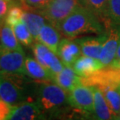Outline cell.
<instances>
[{"instance_id":"12","label":"cell","mask_w":120,"mask_h":120,"mask_svg":"<svg viewBox=\"0 0 120 120\" xmlns=\"http://www.w3.org/2000/svg\"><path fill=\"white\" fill-rule=\"evenodd\" d=\"M81 55V50L77 41L72 38H64L60 41L57 56L64 66H72Z\"/></svg>"},{"instance_id":"9","label":"cell","mask_w":120,"mask_h":120,"mask_svg":"<svg viewBox=\"0 0 120 120\" xmlns=\"http://www.w3.org/2000/svg\"><path fill=\"white\" fill-rule=\"evenodd\" d=\"M33 52L35 59L46 68L53 77L63 68L64 65L59 56L42 43L39 41L34 43L33 45Z\"/></svg>"},{"instance_id":"27","label":"cell","mask_w":120,"mask_h":120,"mask_svg":"<svg viewBox=\"0 0 120 120\" xmlns=\"http://www.w3.org/2000/svg\"><path fill=\"white\" fill-rule=\"evenodd\" d=\"M12 4H13V0L12 1L0 0V20H5L7 12H8L9 7L11 6Z\"/></svg>"},{"instance_id":"5","label":"cell","mask_w":120,"mask_h":120,"mask_svg":"<svg viewBox=\"0 0 120 120\" xmlns=\"http://www.w3.org/2000/svg\"><path fill=\"white\" fill-rule=\"evenodd\" d=\"M23 50H8L0 46V73L10 75H26Z\"/></svg>"},{"instance_id":"18","label":"cell","mask_w":120,"mask_h":120,"mask_svg":"<svg viewBox=\"0 0 120 120\" xmlns=\"http://www.w3.org/2000/svg\"><path fill=\"white\" fill-rule=\"evenodd\" d=\"M23 20L29 29L34 39L37 40L41 29L45 24V18L37 10L24 9Z\"/></svg>"},{"instance_id":"28","label":"cell","mask_w":120,"mask_h":120,"mask_svg":"<svg viewBox=\"0 0 120 120\" xmlns=\"http://www.w3.org/2000/svg\"><path fill=\"white\" fill-rule=\"evenodd\" d=\"M110 65L112 66H114V67L120 68V59H115Z\"/></svg>"},{"instance_id":"29","label":"cell","mask_w":120,"mask_h":120,"mask_svg":"<svg viewBox=\"0 0 120 120\" xmlns=\"http://www.w3.org/2000/svg\"><path fill=\"white\" fill-rule=\"evenodd\" d=\"M120 59V45L118 48V50H117V52H116V59Z\"/></svg>"},{"instance_id":"15","label":"cell","mask_w":120,"mask_h":120,"mask_svg":"<svg viewBox=\"0 0 120 120\" xmlns=\"http://www.w3.org/2000/svg\"><path fill=\"white\" fill-rule=\"evenodd\" d=\"M59 31L52 23H45L41 29L36 41L42 43L57 55L60 42V34Z\"/></svg>"},{"instance_id":"2","label":"cell","mask_w":120,"mask_h":120,"mask_svg":"<svg viewBox=\"0 0 120 120\" xmlns=\"http://www.w3.org/2000/svg\"><path fill=\"white\" fill-rule=\"evenodd\" d=\"M83 5L81 0H51L46 6L37 11L57 28L62 21Z\"/></svg>"},{"instance_id":"13","label":"cell","mask_w":120,"mask_h":120,"mask_svg":"<svg viewBox=\"0 0 120 120\" xmlns=\"http://www.w3.org/2000/svg\"><path fill=\"white\" fill-rule=\"evenodd\" d=\"M94 93V116L96 119H116V116L106 101L101 90L92 87Z\"/></svg>"},{"instance_id":"26","label":"cell","mask_w":120,"mask_h":120,"mask_svg":"<svg viewBox=\"0 0 120 120\" xmlns=\"http://www.w3.org/2000/svg\"><path fill=\"white\" fill-rule=\"evenodd\" d=\"M13 105H10L2 100H0V120L6 119L10 113Z\"/></svg>"},{"instance_id":"17","label":"cell","mask_w":120,"mask_h":120,"mask_svg":"<svg viewBox=\"0 0 120 120\" xmlns=\"http://www.w3.org/2000/svg\"><path fill=\"white\" fill-rule=\"evenodd\" d=\"M25 69L26 75L29 76L34 80L41 81V82H46V81L49 82L51 80L53 81L54 77L52 73L34 59L30 57L26 58Z\"/></svg>"},{"instance_id":"23","label":"cell","mask_w":120,"mask_h":120,"mask_svg":"<svg viewBox=\"0 0 120 120\" xmlns=\"http://www.w3.org/2000/svg\"><path fill=\"white\" fill-rule=\"evenodd\" d=\"M23 10H24V9L22 6V5L16 4L13 2V4L11 5L8 12H7L4 22L9 24L10 27H13L19 21L23 20Z\"/></svg>"},{"instance_id":"25","label":"cell","mask_w":120,"mask_h":120,"mask_svg":"<svg viewBox=\"0 0 120 120\" xmlns=\"http://www.w3.org/2000/svg\"><path fill=\"white\" fill-rule=\"evenodd\" d=\"M51 0H20L23 9L31 10H40L48 5Z\"/></svg>"},{"instance_id":"31","label":"cell","mask_w":120,"mask_h":120,"mask_svg":"<svg viewBox=\"0 0 120 120\" xmlns=\"http://www.w3.org/2000/svg\"><path fill=\"white\" fill-rule=\"evenodd\" d=\"M2 24H3V20H0V28H1V27L2 26Z\"/></svg>"},{"instance_id":"32","label":"cell","mask_w":120,"mask_h":120,"mask_svg":"<svg viewBox=\"0 0 120 120\" xmlns=\"http://www.w3.org/2000/svg\"><path fill=\"white\" fill-rule=\"evenodd\" d=\"M119 87V89L120 90V86H119V87Z\"/></svg>"},{"instance_id":"14","label":"cell","mask_w":120,"mask_h":120,"mask_svg":"<svg viewBox=\"0 0 120 120\" xmlns=\"http://www.w3.org/2000/svg\"><path fill=\"white\" fill-rule=\"evenodd\" d=\"M53 81L67 92H69L77 85L82 84L80 76L75 73L73 67L67 66H64L62 70L54 76Z\"/></svg>"},{"instance_id":"1","label":"cell","mask_w":120,"mask_h":120,"mask_svg":"<svg viewBox=\"0 0 120 120\" xmlns=\"http://www.w3.org/2000/svg\"><path fill=\"white\" fill-rule=\"evenodd\" d=\"M57 29L69 38H75L86 34H100L106 32V27L104 23H101V20L84 5L62 21Z\"/></svg>"},{"instance_id":"4","label":"cell","mask_w":120,"mask_h":120,"mask_svg":"<svg viewBox=\"0 0 120 120\" xmlns=\"http://www.w3.org/2000/svg\"><path fill=\"white\" fill-rule=\"evenodd\" d=\"M19 76L0 73V100L10 105H17L26 99L24 90L17 80Z\"/></svg>"},{"instance_id":"8","label":"cell","mask_w":120,"mask_h":120,"mask_svg":"<svg viewBox=\"0 0 120 120\" xmlns=\"http://www.w3.org/2000/svg\"><path fill=\"white\" fill-rule=\"evenodd\" d=\"M68 93V104L71 107L82 112H93L94 93L92 87L80 84Z\"/></svg>"},{"instance_id":"22","label":"cell","mask_w":120,"mask_h":120,"mask_svg":"<svg viewBox=\"0 0 120 120\" xmlns=\"http://www.w3.org/2000/svg\"><path fill=\"white\" fill-rule=\"evenodd\" d=\"M81 2L97 14L104 24L107 22L106 12L109 0H81Z\"/></svg>"},{"instance_id":"19","label":"cell","mask_w":120,"mask_h":120,"mask_svg":"<svg viewBox=\"0 0 120 120\" xmlns=\"http://www.w3.org/2000/svg\"><path fill=\"white\" fill-rule=\"evenodd\" d=\"M0 46L8 50H23L13 28L5 22L0 28Z\"/></svg>"},{"instance_id":"10","label":"cell","mask_w":120,"mask_h":120,"mask_svg":"<svg viewBox=\"0 0 120 120\" xmlns=\"http://www.w3.org/2000/svg\"><path fill=\"white\" fill-rule=\"evenodd\" d=\"M43 119L42 109L38 102H22L13 105L6 119L32 120Z\"/></svg>"},{"instance_id":"6","label":"cell","mask_w":120,"mask_h":120,"mask_svg":"<svg viewBox=\"0 0 120 120\" xmlns=\"http://www.w3.org/2000/svg\"><path fill=\"white\" fill-rule=\"evenodd\" d=\"M81 83L90 87H103L120 86V68L109 66H104L99 70L87 76H80Z\"/></svg>"},{"instance_id":"24","label":"cell","mask_w":120,"mask_h":120,"mask_svg":"<svg viewBox=\"0 0 120 120\" xmlns=\"http://www.w3.org/2000/svg\"><path fill=\"white\" fill-rule=\"evenodd\" d=\"M106 17L107 22L112 21L117 24H120V0H109Z\"/></svg>"},{"instance_id":"11","label":"cell","mask_w":120,"mask_h":120,"mask_svg":"<svg viewBox=\"0 0 120 120\" xmlns=\"http://www.w3.org/2000/svg\"><path fill=\"white\" fill-rule=\"evenodd\" d=\"M107 38V33L98 34V36H85L76 38L83 56L99 59L102 47Z\"/></svg>"},{"instance_id":"33","label":"cell","mask_w":120,"mask_h":120,"mask_svg":"<svg viewBox=\"0 0 120 120\" xmlns=\"http://www.w3.org/2000/svg\"><path fill=\"white\" fill-rule=\"evenodd\" d=\"M7 1H12V0H7Z\"/></svg>"},{"instance_id":"3","label":"cell","mask_w":120,"mask_h":120,"mask_svg":"<svg viewBox=\"0 0 120 120\" xmlns=\"http://www.w3.org/2000/svg\"><path fill=\"white\" fill-rule=\"evenodd\" d=\"M68 92L56 83L43 82L38 89V103L45 111L54 109L68 103Z\"/></svg>"},{"instance_id":"7","label":"cell","mask_w":120,"mask_h":120,"mask_svg":"<svg viewBox=\"0 0 120 120\" xmlns=\"http://www.w3.org/2000/svg\"><path fill=\"white\" fill-rule=\"evenodd\" d=\"M107 38L101 52L99 60L104 66H109L114 61L120 45V24L108 21L106 24Z\"/></svg>"},{"instance_id":"30","label":"cell","mask_w":120,"mask_h":120,"mask_svg":"<svg viewBox=\"0 0 120 120\" xmlns=\"http://www.w3.org/2000/svg\"><path fill=\"white\" fill-rule=\"evenodd\" d=\"M116 119H120V111H119V112L118 116H116Z\"/></svg>"},{"instance_id":"16","label":"cell","mask_w":120,"mask_h":120,"mask_svg":"<svg viewBox=\"0 0 120 120\" xmlns=\"http://www.w3.org/2000/svg\"><path fill=\"white\" fill-rule=\"evenodd\" d=\"M73 70L79 76H87L104 67L99 59L89 56H80L73 64Z\"/></svg>"},{"instance_id":"20","label":"cell","mask_w":120,"mask_h":120,"mask_svg":"<svg viewBox=\"0 0 120 120\" xmlns=\"http://www.w3.org/2000/svg\"><path fill=\"white\" fill-rule=\"evenodd\" d=\"M100 89L101 90L105 100L116 118L120 111V90L118 87L112 86L103 87Z\"/></svg>"},{"instance_id":"21","label":"cell","mask_w":120,"mask_h":120,"mask_svg":"<svg viewBox=\"0 0 120 120\" xmlns=\"http://www.w3.org/2000/svg\"><path fill=\"white\" fill-rule=\"evenodd\" d=\"M12 28L16 38L21 45L24 46H30L33 44L34 38L23 20L14 24Z\"/></svg>"}]
</instances>
